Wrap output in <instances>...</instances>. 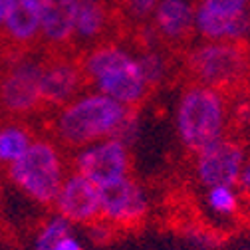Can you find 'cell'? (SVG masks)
I'll list each match as a JSON object with an SVG mask.
<instances>
[{
  "label": "cell",
  "mask_w": 250,
  "mask_h": 250,
  "mask_svg": "<svg viewBox=\"0 0 250 250\" xmlns=\"http://www.w3.org/2000/svg\"><path fill=\"white\" fill-rule=\"evenodd\" d=\"M133 111L100 91H83L56 111L52 131L62 147L78 151L102 139L119 137Z\"/></svg>",
  "instance_id": "6da1fadb"
},
{
  "label": "cell",
  "mask_w": 250,
  "mask_h": 250,
  "mask_svg": "<svg viewBox=\"0 0 250 250\" xmlns=\"http://www.w3.org/2000/svg\"><path fill=\"white\" fill-rule=\"evenodd\" d=\"M80 62L87 85H93V91H100L129 109L139 107L153 89L145 78L139 56H133L119 44H96L85 50Z\"/></svg>",
  "instance_id": "7a4b0ae2"
},
{
  "label": "cell",
  "mask_w": 250,
  "mask_h": 250,
  "mask_svg": "<svg viewBox=\"0 0 250 250\" xmlns=\"http://www.w3.org/2000/svg\"><path fill=\"white\" fill-rule=\"evenodd\" d=\"M230 107L227 93L189 82L175 105V131L181 147L197 153L229 135Z\"/></svg>",
  "instance_id": "3957f363"
},
{
  "label": "cell",
  "mask_w": 250,
  "mask_h": 250,
  "mask_svg": "<svg viewBox=\"0 0 250 250\" xmlns=\"http://www.w3.org/2000/svg\"><path fill=\"white\" fill-rule=\"evenodd\" d=\"M185 68L191 82L223 93L240 91L250 83L248 40L205 42L185 54Z\"/></svg>",
  "instance_id": "277c9868"
},
{
  "label": "cell",
  "mask_w": 250,
  "mask_h": 250,
  "mask_svg": "<svg viewBox=\"0 0 250 250\" xmlns=\"http://www.w3.org/2000/svg\"><path fill=\"white\" fill-rule=\"evenodd\" d=\"M68 177L62 149L50 139H34L22 157L8 167V179L30 201L50 207Z\"/></svg>",
  "instance_id": "5b68a950"
},
{
  "label": "cell",
  "mask_w": 250,
  "mask_h": 250,
  "mask_svg": "<svg viewBox=\"0 0 250 250\" xmlns=\"http://www.w3.org/2000/svg\"><path fill=\"white\" fill-rule=\"evenodd\" d=\"M44 60L12 54L0 66V109L8 117L24 119L44 107L42 100Z\"/></svg>",
  "instance_id": "8992f818"
},
{
  "label": "cell",
  "mask_w": 250,
  "mask_h": 250,
  "mask_svg": "<svg viewBox=\"0 0 250 250\" xmlns=\"http://www.w3.org/2000/svg\"><path fill=\"white\" fill-rule=\"evenodd\" d=\"M72 165L93 185L105 187L131 175V147L119 137L102 139L74 151Z\"/></svg>",
  "instance_id": "52a82bcc"
},
{
  "label": "cell",
  "mask_w": 250,
  "mask_h": 250,
  "mask_svg": "<svg viewBox=\"0 0 250 250\" xmlns=\"http://www.w3.org/2000/svg\"><path fill=\"white\" fill-rule=\"evenodd\" d=\"M102 201V218L109 227L117 229H133L141 225L149 214V195L145 187L129 177H123L115 183L100 187Z\"/></svg>",
  "instance_id": "ba28073f"
},
{
  "label": "cell",
  "mask_w": 250,
  "mask_h": 250,
  "mask_svg": "<svg viewBox=\"0 0 250 250\" xmlns=\"http://www.w3.org/2000/svg\"><path fill=\"white\" fill-rule=\"evenodd\" d=\"M246 157L248 153L244 145L238 139H232L227 135L195 153L193 157L195 179L205 189L218 187V185L236 187L238 175Z\"/></svg>",
  "instance_id": "9c48e42d"
},
{
  "label": "cell",
  "mask_w": 250,
  "mask_h": 250,
  "mask_svg": "<svg viewBox=\"0 0 250 250\" xmlns=\"http://www.w3.org/2000/svg\"><path fill=\"white\" fill-rule=\"evenodd\" d=\"M87 85L82 62L66 52H52L42 68V100L46 107H64Z\"/></svg>",
  "instance_id": "30bf717a"
},
{
  "label": "cell",
  "mask_w": 250,
  "mask_h": 250,
  "mask_svg": "<svg viewBox=\"0 0 250 250\" xmlns=\"http://www.w3.org/2000/svg\"><path fill=\"white\" fill-rule=\"evenodd\" d=\"M56 212L64 216L72 225H93L102 218L100 187L93 185L87 177L78 171L68 173L64 185L54 201Z\"/></svg>",
  "instance_id": "8fae6325"
},
{
  "label": "cell",
  "mask_w": 250,
  "mask_h": 250,
  "mask_svg": "<svg viewBox=\"0 0 250 250\" xmlns=\"http://www.w3.org/2000/svg\"><path fill=\"white\" fill-rule=\"evenodd\" d=\"M40 30L42 0H12L6 22L0 30V40L12 54H22L40 40Z\"/></svg>",
  "instance_id": "7c38bea8"
},
{
  "label": "cell",
  "mask_w": 250,
  "mask_h": 250,
  "mask_svg": "<svg viewBox=\"0 0 250 250\" xmlns=\"http://www.w3.org/2000/svg\"><path fill=\"white\" fill-rule=\"evenodd\" d=\"M153 32L169 46L187 44L197 32L195 6L189 0H159L153 12Z\"/></svg>",
  "instance_id": "4fadbf2b"
},
{
  "label": "cell",
  "mask_w": 250,
  "mask_h": 250,
  "mask_svg": "<svg viewBox=\"0 0 250 250\" xmlns=\"http://www.w3.org/2000/svg\"><path fill=\"white\" fill-rule=\"evenodd\" d=\"M78 0H42L40 40L52 52H64L74 42Z\"/></svg>",
  "instance_id": "5bb4252c"
},
{
  "label": "cell",
  "mask_w": 250,
  "mask_h": 250,
  "mask_svg": "<svg viewBox=\"0 0 250 250\" xmlns=\"http://www.w3.org/2000/svg\"><path fill=\"white\" fill-rule=\"evenodd\" d=\"M109 24L111 10L107 0H78L74 42L89 48L102 44V38L109 30Z\"/></svg>",
  "instance_id": "9a60e30c"
},
{
  "label": "cell",
  "mask_w": 250,
  "mask_h": 250,
  "mask_svg": "<svg viewBox=\"0 0 250 250\" xmlns=\"http://www.w3.org/2000/svg\"><path fill=\"white\" fill-rule=\"evenodd\" d=\"M34 143V135L20 121H10L0 127V165L10 167L16 163L28 147Z\"/></svg>",
  "instance_id": "2e32d148"
},
{
  "label": "cell",
  "mask_w": 250,
  "mask_h": 250,
  "mask_svg": "<svg viewBox=\"0 0 250 250\" xmlns=\"http://www.w3.org/2000/svg\"><path fill=\"white\" fill-rule=\"evenodd\" d=\"M240 205H242V195L232 185L210 187L205 193V207L214 216L232 218L240 212Z\"/></svg>",
  "instance_id": "e0dca14e"
},
{
  "label": "cell",
  "mask_w": 250,
  "mask_h": 250,
  "mask_svg": "<svg viewBox=\"0 0 250 250\" xmlns=\"http://www.w3.org/2000/svg\"><path fill=\"white\" fill-rule=\"evenodd\" d=\"M72 232V223L66 221L64 216H60L58 212L52 214L48 221L38 229L32 240V250H54L58 242L68 236Z\"/></svg>",
  "instance_id": "ac0fdd59"
},
{
  "label": "cell",
  "mask_w": 250,
  "mask_h": 250,
  "mask_svg": "<svg viewBox=\"0 0 250 250\" xmlns=\"http://www.w3.org/2000/svg\"><path fill=\"white\" fill-rule=\"evenodd\" d=\"M139 62L151 87H157L167 78V60L157 50H145L139 56Z\"/></svg>",
  "instance_id": "d6986e66"
},
{
  "label": "cell",
  "mask_w": 250,
  "mask_h": 250,
  "mask_svg": "<svg viewBox=\"0 0 250 250\" xmlns=\"http://www.w3.org/2000/svg\"><path fill=\"white\" fill-rule=\"evenodd\" d=\"M157 4L159 0H117L119 12L131 22H145L149 16H153Z\"/></svg>",
  "instance_id": "ffe728a7"
},
{
  "label": "cell",
  "mask_w": 250,
  "mask_h": 250,
  "mask_svg": "<svg viewBox=\"0 0 250 250\" xmlns=\"http://www.w3.org/2000/svg\"><path fill=\"white\" fill-rule=\"evenodd\" d=\"M236 189L240 191V195L250 197V155L246 157V161H244V165H242V169H240Z\"/></svg>",
  "instance_id": "44dd1931"
},
{
  "label": "cell",
  "mask_w": 250,
  "mask_h": 250,
  "mask_svg": "<svg viewBox=\"0 0 250 250\" xmlns=\"http://www.w3.org/2000/svg\"><path fill=\"white\" fill-rule=\"evenodd\" d=\"M54 250H85V248H83L82 240L70 232L68 236H64V238H62V240L58 242V246H56Z\"/></svg>",
  "instance_id": "7402d4cb"
},
{
  "label": "cell",
  "mask_w": 250,
  "mask_h": 250,
  "mask_svg": "<svg viewBox=\"0 0 250 250\" xmlns=\"http://www.w3.org/2000/svg\"><path fill=\"white\" fill-rule=\"evenodd\" d=\"M10 6H12V0H0V30H2V26L6 22V16L10 12Z\"/></svg>",
  "instance_id": "603a6c76"
},
{
  "label": "cell",
  "mask_w": 250,
  "mask_h": 250,
  "mask_svg": "<svg viewBox=\"0 0 250 250\" xmlns=\"http://www.w3.org/2000/svg\"><path fill=\"white\" fill-rule=\"evenodd\" d=\"M248 54H250V40H248Z\"/></svg>",
  "instance_id": "cb8c5ba5"
}]
</instances>
